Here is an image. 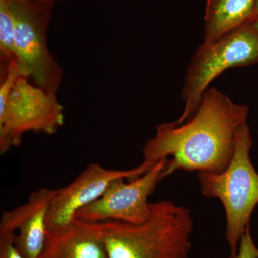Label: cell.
<instances>
[{
	"mask_svg": "<svg viewBox=\"0 0 258 258\" xmlns=\"http://www.w3.org/2000/svg\"><path fill=\"white\" fill-rule=\"evenodd\" d=\"M258 18V0H256L255 9H254V20ZM253 20V21H254Z\"/></svg>",
	"mask_w": 258,
	"mask_h": 258,
	"instance_id": "16",
	"label": "cell"
},
{
	"mask_svg": "<svg viewBox=\"0 0 258 258\" xmlns=\"http://www.w3.org/2000/svg\"><path fill=\"white\" fill-rule=\"evenodd\" d=\"M55 189L33 191L26 203L3 212L0 232L13 234V240L25 258H40L46 242V220Z\"/></svg>",
	"mask_w": 258,
	"mask_h": 258,
	"instance_id": "9",
	"label": "cell"
},
{
	"mask_svg": "<svg viewBox=\"0 0 258 258\" xmlns=\"http://www.w3.org/2000/svg\"><path fill=\"white\" fill-rule=\"evenodd\" d=\"M166 159L158 161L142 176L115 180L101 198L80 210L75 219L88 222L120 221L142 223L147 220L152 203L149 196L162 178Z\"/></svg>",
	"mask_w": 258,
	"mask_h": 258,
	"instance_id": "7",
	"label": "cell"
},
{
	"mask_svg": "<svg viewBox=\"0 0 258 258\" xmlns=\"http://www.w3.org/2000/svg\"><path fill=\"white\" fill-rule=\"evenodd\" d=\"M230 258H258V248L251 236L249 227L241 238L235 257Z\"/></svg>",
	"mask_w": 258,
	"mask_h": 258,
	"instance_id": "13",
	"label": "cell"
},
{
	"mask_svg": "<svg viewBox=\"0 0 258 258\" xmlns=\"http://www.w3.org/2000/svg\"><path fill=\"white\" fill-rule=\"evenodd\" d=\"M108 258H187L194 222L189 209L171 201L152 203L146 221L101 222Z\"/></svg>",
	"mask_w": 258,
	"mask_h": 258,
	"instance_id": "2",
	"label": "cell"
},
{
	"mask_svg": "<svg viewBox=\"0 0 258 258\" xmlns=\"http://www.w3.org/2000/svg\"><path fill=\"white\" fill-rule=\"evenodd\" d=\"M15 21V49L24 75L47 92L60 86L62 69L49 50L47 30L54 2L8 0Z\"/></svg>",
	"mask_w": 258,
	"mask_h": 258,
	"instance_id": "5",
	"label": "cell"
},
{
	"mask_svg": "<svg viewBox=\"0 0 258 258\" xmlns=\"http://www.w3.org/2000/svg\"><path fill=\"white\" fill-rule=\"evenodd\" d=\"M249 25H250L258 33V18L254 20V21L252 22V23L249 24Z\"/></svg>",
	"mask_w": 258,
	"mask_h": 258,
	"instance_id": "15",
	"label": "cell"
},
{
	"mask_svg": "<svg viewBox=\"0 0 258 258\" xmlns=\"http://www.w3.org/2000/svg\"><path fill=\"white\" fill-rule=\"evenodd\" d=\"M256 0H207L205 42L218 40L253 22Z\"/></svg>",
	"mask_w": 258,
	"mask_h": 258,
	"instance_id": "11",
	"label": "cell"
},
{
	"mask_svg": "<svg viewBox=\"0 0 258 258\" xmlns=\"http://www.w3.org/2000/svg\"><path fill=\"white\" fill-rule=\"evenodd\" d=\"M0 258H25L15 245L13 234L0 232Z\"/></svg>",
	"mask_w": 258,
	"mask_h": 258,
	"instance_id": "14",
	"label": "cell"
},
{
	"mask_svg": "<svg viewBox=\"0 0 258 258\" xmlns=\"http://www.w3.org/2000/svg\"><path fill=\"white\" fill-rule=\"evenodd\" d=\"M252 139L247 122L236 135L235 152L227 169L215 174L198 172L204 196L217 198L225 209L226 240L235 257L258 204V174L249 157Z\"/></svg>",
	"mask_w": 258,
	"mask_h": 258,
	"instance_id": "3",
	"label": "cell"
},
{
	"mask_svg": "<svg viewBox=\"0 0 258 258\" xmlns=\"http://www.w3.org/2000/svg\"><path fill=\"white\" fill-rule=\"evenodd\" d=\"M248 107L222 91L208 88L198 111L182 124L163 123L144 146V161L154 166L166 159L162 178L176 171L219 174L230 164L236 135L247 122Z\"/></svg>",
	"mask_w": 258,
	"mask_h": 258,
	"instance_id": "1",
	"label": "cell"
},
{
	"mask_svg": "<svg viewBox=\"0 0 258 258\" xmlns=\"http://www.w3.org/2000/svg\"><path fill=\"white\" fill-rule=\"evenodd\" d=\"M54 2L57 1V0H53Z\"/></svg>",
	"mask_w": 258,
	"mask_h": 258,
	"instance_id": "18",
	"label": "cell"
},
{
	"mask_svg": "<svg viewBox=\"0 0 258 258\" xmlns=\"http://www.w3.org/2000/svg\"><path fill=\"white\" fill-rule=\"evenodd\" d=\"M153 166L143 161L128 170H113L105 169L97 163L90 164L71 184L55 189L47 212V233L69 226L80 210L101 198L115 180L139 177Z\"/></svg>",
	"mask_w": 258,
	"mask_h": 258,
	"instance_id": "8",
	"label": "cell"
},
{
	"mask_svg": "<svg viewBox=\"0 0 258 258\" xmlns=\"http://www.w3.org/2000/svg\"><path fill=\"white\" fill-rule=\"evenodd\" d=\"M15 21L8 0H0V53L4 69L16 59L15 49Z\"/></svg>",
	"mask_w": 258,
	"mask_h": 258,
	"instance_id": "12",
	"label": "cell"
},
{
	"mask_svg": "<svg viewBox=\"0 0 258 258\" xmlns=\"http://www.w3.org/2000/svg\"><path fill=\"white\" fill-rule=\"evenodd\" d=\"M63 123V107L56 94L21 76L0 108V154L20 146L25 133L55 134Z\"/></svg>",
	"mask_w": 258,
	"mask_h": 258,
	"instance_id": "6",
	"label": "cell"
},
{
	"mask_svg": "<svg viewBox=\"0 0 258 258\" xmlns=\"http://www.w3.org/2000/svg\"><path fill=\"white\" fill-rule=\"evenodd\" d=\"M40 258H108L101 222L75 219L62 230L47 233Z\"/></svg>",
	"mask_w": 258,
	"mask_h": 258,
	"instance_id": "10",
	"label": "cell"
},
{
	"mask_svg": "<svg viewBox=\"0 0 258 258\" xmlns=\"http://www.w3.org/2000/svg\"><path fill=\"white\" fill-rule=\"evenodd\" d=\"M40 1H51V2H54L53 0H40ZM55 3V2H54Z\"/></svg>",
	"mask_w": 258,
	"mask_h": 258,
	"instance_id": "17",
	"label": "cell"
},
{
	"mask_svg": "<svg viewBox=\"0 0 258 258\" xmlns=\"http://www.w3.org/2000/svg\"><path fill=\"white\" fill-rule=\"evenodd\" d=\"M257 62L258 33L250 25L215 41H204L188 66L181 90L184 111L174 123L182 124L195 114L210 83L226 70Z\"/></svg>",
	"mask_w": 258,
	"mask_h": 258,
	"instance_id": "4",
	"label": "cell"
}]
</instances>
